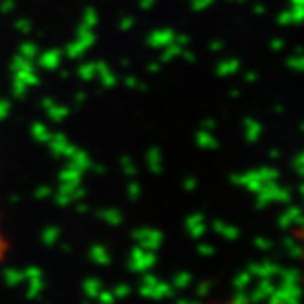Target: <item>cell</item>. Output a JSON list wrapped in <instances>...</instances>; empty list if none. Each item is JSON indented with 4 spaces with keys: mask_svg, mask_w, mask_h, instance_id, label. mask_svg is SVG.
<instances>
[{
    "mask_svg": "<svg viewBox=\"0 0 304 304\" xmlns=\"http://www.w3.org/2000/svg\"><path fill=\"white\" fill-rule=\"evenodd\" d=\"M7 253H9V238H7L4 220H2V216H0V268L6 262Z\"/></svg>",
    "mask_w": 304,
    "mask_h": 304,
    "instance_id": "obj_1",
    "label": "cell"
},
{
    "mask_svg": "<svg viewBox=\"0 0 304 304\" xmlns=\"http://www.w3.org/2000/svg\"><path fill=\"white\" fill-rule=\"evenodd\" d=\"M211 304H246V303H235V301H226V303H211ZM278 304V303H277Z\"/></svg>",
    "mask_w": 304,
    "mask_h": 304,
    "instance_id": "obj_2",
    "label": "cell"
}]
</instances>
